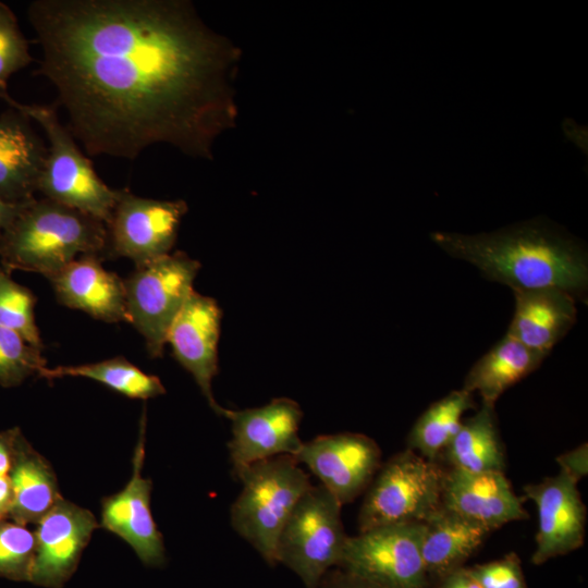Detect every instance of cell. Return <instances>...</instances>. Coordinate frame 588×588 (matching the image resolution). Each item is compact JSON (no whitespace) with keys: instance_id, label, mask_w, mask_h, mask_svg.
<instances>
[{"instance_id":"obj_1","label":"cell","mask_w":588,"mask_h":588,"mask_svg":"<svg viewBox=\"0 0 588 588\" xmlns=\"http://www.w3.org/2000/svg\"><path fill=\"white\" fill-rule=\"evenodd\" d=\"M34 72L57 90L66 127L89 156L134 160L168 144L212 157L234 125L233 44L184 0H35Z\"/></svg>"},{"instance_id":"obj_2","label":"cell","mask_w":588,"mask_h":588,"mask_svg":"<svg viewBox=\"0 0 588 588\" xmlns=\"http://www.w3.org/2000/svg\"><path fill=\"white\" fill-rule=\"evenodd\" d=\"M431 240L453 258L514 291L554 287L584 298L588 259L583 246L540 218L480 234L433 232Z\"/></svg>"},{"instance_id":"obj_3","label":"cell","mask_w":588,"mask_h":588,"mask_svg":"<svg viewBox=\"0 0 588 588\" xmlns=\"http://www.w3.org/2000/svg\"><path fill=\"white\" fill-rule=\"evenodd\" d=\"M101 220L51 199L36 197L21 206L0 235L1 267L40 273L47 279L84 255L103 253Z\"/></svg>"},{"instance_id":"obj_4","label":"cell","mask_w":588,"mask_h":588,"mask_svg":"<svg viewBox=\"0 0 588 588\" xmlns=\"http://www.w3.org/2000/svg\"><path fill=\"white\" fill-rule=\"evenodd\" d=\"M235 477L242 490L231 506V525L273 566L280 531L311 487L309 477L291 455L255 462L240 469Z\"/></svg>"},{"instance_id":"obj_5","label":"cell","mask_w":588,"mask_h":588,"mask_svg":"<svg viewBox=\"0 0 588 588\" xmlns=\"http://www.w3.org/2000/svg\"><path fill=\"white\" fill-rule=\"evenodd\" d=\"M1 99L35 121L49 142L37 193L107 223L119 189L110 188L97 175L90 160L81 151L66 125L60 121L54 106L21 103L9 94Z\"/></svg>"},{"instance_id":"obj_6","label":"cell","mask_w":588,"mask_h":588,"mask_svg":"<svg viewBox=\"0 0 588 588\" xmlns=\"http://www.w3.org/2000/svg\"><path fill=\"white\" fill-rule=\"evenodd\" d=\"M445 468L405 450L381 464L358 514L359 532L393 524L424 523L442 506Z\"/></svg>"},{"instance_id":"obj_7","label":"cell","mask_w":588,"mask_h":588,"mask_svg":"<svg viewBox=\"0 0 588 588\" xmlns=\"http://www.w3.org/2000/svg\"><path fill=\"white\" fill-rule=\"evenodd\" d=\"M340 502L321 485L311 486L282 527L275 561L294 572L306 588H317L338 567L347 540Z\"/></svg>"},{"instance_id":"obj_8","label":"cell","mask_w":588,"mask_h":588,"mask_svg":"<svg viewBox=\"0 0 588 588\" xmlns=\"http://www.w3.org/2000/svg\"><path fill=\"white\" fill-rule=\"evenodd\" d=\"M199 269L198 260L175 252L136 267L124 280L128 322L143 335L151 357L162 356L168 331L194 291Z\"/></svg>"},{"instance_id":"obj_9","label":"cell","mask_w":588,"mask_h":588,"mask_svg":"<svg viewBox=\"0 0 588 588\" xmlns=\"http://www.w3.org/2000/svg\"><path fill=\"white\" fill-rule=\"evenodd\" d=\"M422 534L424 523H404L347 537L338 567L382 588H430Z\"/></svg>"},{"instance_id":"obj_10","label":"cell","mask_w":588,"mask_h":588,"mask_svg":"<svg viewBox=\"0 0 588 588\" xmlns=\"http://www.w3.org/2000/svg\"><path fill=\"white\" fill-rule=\"evenodd\" d=\"M188 210L182 199L160 200L119 189L107 228L106 253L143 266L170 254L183 217Z\"/></svg>"},{"instance_id":"obj_11","label":"cell","mask_w":588,"mask_h":588,"mask_svg":"<svg viewBox=\"0 0 588 588\" xmlns=\"http://www.w3.org/2000/svg\"><path fill=\"white\" fill-rule=\"evenodd\" d=\"M294 458L305 464L341 505L366 491L382 464L377 442L354 432L324 434L303 442Z\"/></svg>"},{"instance_id":"obj_12","label":"cell","mask_w":588,"mask_h":588,"mask_svg":"<svg viewBox=\"0 0 588 588\" xmlns=\"http://www.w3.org/2000/svg\"><path fill=\"white\" fill-rule=\"evenodd\" d=\"M232 438L228 443L235 475L255 462L279 455L295 456L303 441L298 429L303 411L289 397L273 399L266 405L246 409H226Z\"/></svg>"},{"instance_id":"obj_13","label":"cell","mask_w":588,"mask_h":588,"mask_svg":"<svg viewBox=\"0 0 588 588\" xmlns=\"http://www.w3.org/2000/svg\"><path fill=\"white\" fill-rule=\"evenodd\" d=\"M146 412L139 422V436L133 454L132 476L119 492L101 500L99 527L117 535L131 546L147 566L166 561L164 543L150 510L152 482L142 475L145 460Z\"/></svg>"},{"instance_id":"obj_14","label":"cell","mask_w":588,"mask_h":588,"mask_svg":"<svg viewBox=\"0 0 588 588\" xmlns=\"http://www.w3.org/2000/svg\"><path fill=\"white\" fill-rule=\"evenodd\" d=\"M36 551L29 583L62 588L99 527L95 515L63 497L36 523Z\"/></svg>"},{"instance_id":"obj_15","label":"cell","mask_w":588,"mask_h":588,"mask_svg":"<svg viewBox=\"0 0 588 588\" xmlns=\"http://www.w3.org/2000/svg\"><path fill=\"white\" fill-rule=\"evenodd\" d=\"M222 310L218 302L193 291L168 334L174 358L194 378L210 408L219 416L226 413L212 393V380L218 373V343Z\"/></svg>"},{"instance_id":"obj_16","label":"cell","mask_w":588,"mask_h":588,"mask_svg":"<svg viewBox=\"0 0 588 588\" xmlns=\"http://www.w3.org/2000/svg\"><path fill=\"white\" fill-rule=\"evenodd\" d=\"M524 497L535 502L538 512L535 565L583 546L587 511L575 479L560 470L539 483L526 485Z\"/></svg>"},{"instance_id":"obj_17","label":"cell","mask_w":588,"mask_h":588,"mask_svg":"<svg viewBox=\"0 0 588 588\" xmlns=\"http://www.w3.org/2000/svg\"><path fill=\"white\" fill-rule=\"evenodd\" d=\"M525 501L524 495L514 493L504 473L445 469L442 506L491 531L510 522L528 518Z\"/></svg>"},{"instance_id":"obj_18","label":"cell","mask_w":588,"mask_h":588,"mask_svg":"<svg viewBox=\"0 0 588 588\" xmlns=\"http://www.w3.org/2000/svg\"><path fill=\"white\" fill-rule=\"evenodd\" d=\"M48 280L62 305L97 320L128 322L124 280L106 270L100 256H81Z\"/></svg>"},{"instance_id":"obj_19","label":"cell","mask_w":588,"mask_h":588,"mask_svg":"<svg viewBox=\"0 0 588 588\" xmlns=\"http://www.w3.org/2000/svg\"><path fill=\"white\" fill-rule=\"evenodd\" d=\"M30 119L10 107L0 114V199L21 205L37 193L48 147Z\"/></svg>"},{"instance_id":"obj_20","label":"cell","mask_w":588,"mask_h":588,"mask_svg":"<svg viewBox=\"0 0 588 588\" xmlns=\"http://www.w3.org/2000/svg\"><path fill=\"white\" fill-rule=\"evenodd\" d=\"M515 308L507 334L547 356L576 322V297L554 289L514 291Z\"/></svg>"},{"instance_id":"obj_21","label":"cell","mask_w":588,"mask_h":588,"mask_svg":"<svg viewBox=\"0 0 588 588\" xmlns=\"http://www.w3.org/2000/svg\"><path fill=\"white\" fill-rule=\"evenodd\" d=\"M491 532L487 527L441 506L424 522L421 558L430 587L465 562Z\"/></svg>"},{"instance_id":"obj_22","label":"cell","mask_w":588,"mask_h":588,"mask_svg":"<svg viewBox=\"0 0 588 588\" xmlns=\"http://www.w3.org/2000/svg\"><path fill=\"white\" fill-rule=\"evenodd\" d=\"M9 478L13 495L10 518L19 524H36L62 498L50 463L21 431L15 440Z\"/></svg>"},{"instance_id":"obj_23","label":"cell","mask_w":588,"mask_h":588,"mask_svg":"<svg viewBox=\"0 0 588 588\" xmlns=\"http://www.w3.org/2000/svg\"><path fill=\"white\" fill-rule=\"evenodd\" d=\"M544 357L506 333L471 366L462 389L477 392L483 404L494 406L509 388L534 372Z\"/></svg>"},{"instance_id":"obj_24","label":"cell","mask_w":588,"mask_h":588,"mask_svg":"<svg viewBox=\"0 0 588 588\" xmlns=\"http://www.w3.org/2000/svg\"><path fill=\"white\" fill-rule=\"evenodd\" d=\"M439 460L449 468L504 473L505 457L493 405L483 404L461 427Z\"/></svg>"},{"instance_id":"obj_25","label":"cell","mask_w":588,"mask_h":588,"mask_svg":"<svg viewBox=\"0 0 588 588\" xmlns=\"http://www.w3.org/2000/svg\"><path fill=\"white\" fill-rule=\"evenodd\" d=\"M475 407L473 393L450 392L432 403L416 420L407 437V449L438 462L462 424L463 414Z\"/></svg>"},{"instance_id":"obj_26","label":"cell","mask_w":588,"mask_h":588,"mask_svg":"<svg viewBox=\"0 0 588 588\" xmlns=\"http://www.w3.org/2000/svg\"><path fill=\"white\" fill-rule=\"evenodd\" d=\"M38 377L47 380L63 377L88 378L130 399L148 400L166 393V388L157 376L144 372L121 356L90 364L45 367Z\"/></svg>"},{"instance_id":"obj_27","label":"cell","mask_w":588,"mask_h":588,"mask_svg":"<svg viewBox=\"0 0 588 588\" xmlns=\"http://www.w3.org/2000/svg\"><path fill=\"white\" fill-rule=\"evenodd\" d=\"M35 304L33 292L15 282L0 266V327L16 332L33 346L42 348L35 321Z\"/></svg>"},{"instance_id":"obj_28","label":"cell","mask_w":588,"mask_h":588,"mask_svg":"<svg viewBox=\"0 0 588 588\" xmlns=\"http://www.w3.org/2000/svg\"><path fill=\"white\" fill-rule=\"evenodd\" d=\"M47 367L41 348L33 346L20 334L0 327V385L12 388Z\"/></svg>"},{"instance_id":"obj_29","label":"cell","mask_w":588,"mask_h":588,"mask_svg":"<svg viewBox=\"0 0 588 588\" xmlns=\"http://www.w3.org/2000/svg\"><path fill=\"white\" fill-rule=\"evenodd\" d=\"M36 551L35 532L26 525L0 519V576L29 581Z\"/></svg>"},{"instance_id":"obj_30","label":"cell","mask_w":588,"mask_h":588,"mask_svg":"<svg viewBox=\"0 0 588 588\" xmlns=\"http://www.w3.org/2000/svg\"><path fill=\"white\" fill-rule=\"evenodd\" d=\"M32 61L29 42L20 29L15 14L0 1V99L9 94L10 76Z\"/></svg>"},{"instance_id":"obj_31","label":"cell","mask_w":588,"mask_h":588,"mask_svg":"<svg viewBox=\"0 0 588 588\" xmlns=\"http://www.w3.org/2000/svg\"><path fill=\"white\" fill-rule=\"evenodd\" d=\"M481 588H528L520 560L515 552L499 560L468 567Z\"/></svg>"},{"instance_id":"obj_32","label":"cell","mask_w":588,"mask_h":588,"mask_svg":"<svg viewBox=\"0 0 588 588\" xmlns=\"http://www.w3.org/2000/svg\"><path fill=\"white\" fill-rule=\"evenodd\" d=\"M587 443H584L569 452L561 454L556 458V462L562 471L566 473L578 482L580 478L587 475Z\"/></svg>"},{"instance_id":"obj_33","label":"cell","mask_w":588,"mask_h":588,"mask_svg":"<svg viewBox=\"0 0 588 588\" xmlns=\"http://www.w3.org/2000/svg\"><path fill=\"white\" fill-rule=\"evenodd\" d=\"M317 588H382L339 567L330 569Z\"/></svg>"},{"instance_id":"obj_34","label":"cell","mask_w":588,"mask_h":588,"mask_svg":"<svg viewBox=\"0 0 588 588\" xmlns=\"http://www.w3.org/2000/svg\"><path fill=\"white\" fill-rule=\"evenodd\" d=\"M19 433V428L0 432V477L9 476L13 461L14 444Z\"/></svg>"},{"instance_id":"obj_35","label":"cell","mask_w":588,"mask_h":588,"mask_svg":"<svg viewBox=\"0 0 588 588\" xmlns=\"http://www.w3.org/2000/svg\"><path fill=\"white\" fill-rule=\"evenodd\" d=\"M437 588H481L468 567H461L445 576Z\"/></svg>"},{"instance_id":"obj_36","label":"cell","mask_w":588,"mask_h":588,"mask_svg":"<svg viewBox=\"0 0 588 588\" xmlns=\"http://www.w3.org/2000/svg\"><path fill=\"white\" fill-rule=\"evenodd\" d=\"M12 487L9 476L0 477V519H7L12 510Z\"/></svg>"},{"instance_id":"obj_37","label":"cell","mask_w":588,"mask_h":588,"mask_svg":"<svg viewBox=\"0 0 588 588\" xmlns=\"http://www.w3.org/2000/svg\"><path fill=\"white\" fill-rule=\"evenodd\" d=\"M22 205L9 204L0 199V235L14 219Z\"/></svg>"}]
</instances>
